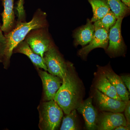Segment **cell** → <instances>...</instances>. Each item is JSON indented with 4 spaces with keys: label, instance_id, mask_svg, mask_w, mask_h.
I'll list each match as a JSON object with an SVG mask.
<instances>
[{
    "label": "cell",
    "instance_id": "6",
    "mask_svg": "<svg viewBox=\"0 0 130 130\" xmlns=\"http://www.w3.org/2000/svg\"><path fill=\"white\" fill-rule=\"evenodd\" d=\"M123 18L117 19L115 24L109 30L108 44L106 51L113 55H118L124 52L125 45L121 35V24Z\"/></svg>",
    "mask_w": 130,
    "mask_h": 130
},
{
    "label": "cell",
    "instance_id": "4",
    "mask_svg": "<svg viewBox=\"0 0 130 130\" xmlns=\"http://www.w3.org/2000/svg\"><path fill=\"white\" fill-rule=\"evenodd\" d=\"M24 40L33 51L43 58L44 53L54 45L47 27L31 30Z\"/></svg>",
    "mask_w": 130,
    "mask_h": 130
},
{
    "label": "cell",
    "instance_id": "22",
    "mask_svg": "<svg viewBox=\"0 0 130 130\" xmlns=\"http://www.w3.org/2000/svg\"><path fill=\"white\" fill-rule=\"evenodd\" d=\"M125 118L127 122V126H129L130 125V102L128 101L126 103L124 110Z\"/></svg>",
    "mask_w": 130,
    "mask_h": 130
},
{
    "label": "cell",
    "instance_id": "2",
    "mask_svg": "<svg viewBox=\"0 0 130 130\" xmlns=\"http://www.w3.org/2000/svg\"><path fill=\"white\" fill-rule=\"evenodd\" d=\"M47 14L41 9H38L31 21L28 22H18L11 31L5 34L7 40V48L3 63L7 69L13 49L20 42L24 40L31 31L38 28L47 27Z\"/></svg>",
    "mask_w": 130,
    "mask_h": 130
},
{
    "label": "cell",
    "instance_id": "24",
    "mask_svg": "<svg viewBox=\"0 0 130 130\" xmlns=\"http://www.w3.org/2000/svg\"><path fill=\"white\" fill-rule=\"evenodd\" d=\"M115 130H130L129 126H124L123 125L119 126L114 129Z\"/></svg>",
    "mask_w": 130,
    "mask_h": 130
},
{
    "label": "cell",
    "instance_id": "20",
    "mask_svg": "<svg viewBox=\"0 0 130 130\" xmlns=\"http://www.w3.org/2000/svg\"><path fill=\"white\" fill-rule=\"evenodd\" d=\"M76 109L72 110L70 113L63 118L60 130H76L78 129L77 124Z\"/></svg>",
    "mask_w": 130,
    "mask_h": 130
},
{
    "label": "cell",
    "instance_id": "21",
    "mask_svg": "<svg viewBox=\"0 0 130 130\" xmlns=\"http://www.w3.org/2000/svg\"><path fill=\"white\" fill-rule=\"evenodd\" d=\"M7 48V40L0 28V63H3Z\"/></svg>",
    "mask_w": 130,
    "mask_h": 130
},
{
    "label": "cell",
    "instance_id": "8",
    "mask_svg": "<svg viewBox=\"0 0 130 130\" xmlns=\"http://www.w3.org/2000/svg\"><path fill=\"white\" fill-rule=\"evenodd\" d=\"M121 125L127 126L125 117L121 112H103L98 115V130H114L116 127Z\"/></svg>",
    "mask_w": 130,
    "mask_h": 130
},
{
    "label": "cell",
    "instance_id": "13",
    "mask_svg": "<svg viewBox=\"0 0 130 130\" xmlns=\"http://www.w3.org/2000/svg\"><path fill=\"white\" fill-rule=\"evenodd\" d=\"M13 2L14 0H3L4 9L1 14L3 24L1 29L4 34L8 33L15 26Z\"/></svg>",
    "mask_w": 130,
    "mask_h": 130
},
{
    "label": "cell",
    "instance_id": "9",
    "mask_svg": "<svg viewBox=\"0 0 130 130\" xmlns=\"http://www.w3.org/2000/svg\"><path fill=\"white\" fill-rule=\"evenodd\" d=\"M108 33L109 31L105 29L95 28L92 40L88 45L79 50L78 55L83 58H85L94 49L102 48L106 50L108 44Z\"/></svg>",
    "mask_w": 130,
    "mask_h": 130
},
{
    "label": "cell",
    "instance_id": "7",
    "mask_svg": "<svg viewBox=\"0 0 130 130\" xmlns=\"http://www.w3.org/2000/svg\"><path fill=\"white\" fill-rule=\"evenodd\" d=\"M43 87V100L45 101L54 100L56 93L60 88L63 82V79L59 77L54 76L37 68Z\"/></svg>",
    "mask_w": 130,
    "mask_h": 130
},
{
    "label": "cell",
    "instance_id": "26",
    "mask_svg": "<svg viewBox=\"0 0 130 130\" xmlns=\"http://www.w3.org/2000/svg\"><path fill=\"white\" fill-rule=\"evenodd\" d=\"M1 26H2V25H1L0 24V28H1Z\"/></svg>",
    "mask_w": 130,
    "mask_h": 130
},
{
    "label": "cell",
    "instance_id": "10",
    "mask_svg": "<svg viewBox=\"0 0 130 130\" xmlns=\"http://www.w3.org/2000/svg\"><path fill=\"white\" fill-rule=\"evenodd\" d=\"M76 109L83 115L87 129H97L98 115L97 111L92 104V98H89L81 102Z\"/></svg>",
    "mask_w": 130,
    "mask_h": 130
},
{
    "label": "cell",
    "instance_id": "25",
    "mask_svg": "<svg viewBox=\"0 0 130 130\" xmlns=\"http://www.w3.org/2000/svg\"><path fill=\"white\" fill-rule=\"evenodd\" d=\"M122 2L128 7H130V0H121Z\"/></svg>",
    "mask_w": 130,
    "mask_h": 130
},
{
    "label": "cell",
    "instance_id": "18",
    "mask_svg": "<svg viewBox=\"0 0 130 130\" xmlns=\"http://www.w3.org/2000/svg\"><path fill=\"white\" fill-rule=\"evenodd\" d=\"M110 10L114 14L117 19L124 18L129 12L130 8L121 0H106Z\"/></svg>",
    "mask_w": 130,
    "mask_h": 130
},
{
    "label": "cell",
    "instance_id": "17",
    "mask_svg": "<svg viewBox=\"0 0 130 130\" xmlns=\"http://www.w3.org/2000/svg\"><path fill=\"white\" fill-rule=\"evenodd\" d=\"M92 6L93 16L90 20L94 23L101 19L110 10L106 0H88Z\"/></svg>",
    "mask_w": 130,
    "mask_h": 130
},
{
    "label": "cell",
    "instance_id": "3",
    "mask_svg": "<svg viewBox=\"0 0 130 130\" xmlns=\"http://www.w3.org/2000/svg\"><path fill=\"white\" fill-rule=\"evenodd\" d=\"M39 115V128L41 130H56L60 126L63 111L54 100L41 103L38 108Z\"/></svg>",
    "mask_w": 130,
    "mask_h": 130
},
{
    "label": "cell",
    "instance_id": "23",
    "mask_svg": "<svg viewBox=\"0 0 130 130\" xmlns=\"http://www.w3.org/2000/svg\"><path fill=\"white\" fill-rule=\"evenodd\" d=\"M121 78L123 80V83L125 85L128 89V92H130V77L129 75H125L121 76Z\"/></svg>",
    "mask_w": 130,
    "mask_h": 130
},
{
    "label": "cell",
    "instance_id": "14",
    "mask_svg": "<svg viewBox=\"0 0 130 130\" xmlns=\"http://www.w3.org/2000/svg\"><path fill=\"white\" fill-rule=\"evenodd\" d=\"M13 52L25 55L29 58L37 68L43 69L47 71V67L43 58L35 53L25 40L19 43L13 49Z\"/></svg>",
    "mask_w": 130,
    "mask_h": 130
},
{
    "label": "cell",
    "instance_id": "11",
    "mask_svg": "<svg viewBox=\"0 0 130 130\" xmlns=\"http://www.w3.org/2000/svg\"><path fill=\"white\" fill-rule=\"evenodd\" d=\"M95 91L96 100L100 110L114 113L124 111L127 102L107 96L96 89Z\"/></svg>",
    "mask_w": 130,
    "mask_h": 130
},
{
    "label": "cell",
    "instance_id": "5",
    "mask_svg": "<svg viewBox=\"0 0 130 130\" xmlns=\"http://www.w3.org/2000/svg\"><path fill=\"white\" fill-rule=\"evenodd\" d=\"M43 59L49 73L63 79L68 70L69 62H66L54 45L44 53Z\"/></svg>",
    "mask_w": 130,
    "mask_h": 130
},
{
    "label": "cell",
    "instance_id": "1",
    "mask_svg": "<svg viewBox=\"0 0 130 130\" xmlns=\"http://www.w3.org/2000/svg\"><path fill=\"white\" fill-rule=\"evenodd\" d=\"M81 92L79 83L74 73V67L69 62L68 70L63 79L61 86L54 100L65 114L76 109L81 102Z\"/></svg>",
    "mask_w": 130,
    "mask_h": 130
},
{
    "label": "cell",
    "instance_id": "15",
    "mask_svg": "<svg viewBox=\"0 0 130 130\" xmlns=\"http://www.w3.org/2000/svg\"><path fill=\"white\" fill-rule=\"evenodd\" d=\"M106 76L113 85L121 101L127 102L129 101V93L123 83V80L118 75L112 70L105 69L103 70Z\"/></svg>",
    "mask_w": 130,
    "mask_h": 130
},
{
    "label": "cell",
    "instance_id": "16",
    "mask_svg": "<svg viewBox=\"0 0 130 130\" xmlns=\"http://www.w3.org/2000/svg\"><path fill=\"white\" fill-rule=\"evenodd\" d=\"M96 86V89L103 94L115 100L121 101L115 88L108 79L103 71L100 72Z\"/></svg>",
    "mask_w": 130,
    "mask_h": 130
},
{
    "label": "cell",
    "instance_id": "12",
    "mask_svg": "<svg viewBox=\"0 0 130 130\" xmlns=\"http://www.w3.org/2000/svg\"><path fill=\"white\" fill-rule=\"evenodd\" d=\"M89 19H88L85 25L78 28L73 32L74 43L75 46L81 45L85 46L91 41L94 36L95 28Z\"/></svg>",
    "mask_w": 130,
    "mask_h": 130
},
{
    "label": "cell",
    "instance_id": "19",
    "mask_svg": "<svg viewBox=\"0 0 130 130\" xmlns=\"http://www.w3.org/2000/svg\"><path fill=\"white\" fill-rule=\"evenodd\" d=\"M117 19L114 14L111 11L100 19L94 22L95 28H101L109 31L110 28L114 25Z\"/></svg>",
    "mask_w": 130,
    "mask_h": 130
}]
</instances>
